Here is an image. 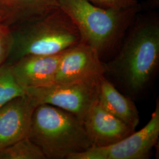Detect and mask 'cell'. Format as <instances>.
<instances>
[{
    "label": "cell",
    "instance_id": "obj_1",
    "mask_svg": "<svg viewBox=\"0 0 159 159\" xmlns=\"http://www.w3.org/2000/svg\"><path fill=\"white\" fill-rule=\"evenodd\" d=\"M104 64L106 74L112 75L131 98L148 89L159 68V17L139 14L116 56Z\"/></svg>",
    "mask_w": 159,
    "mask_h": 159
},
{
    "label": "cell",
    "instance_id": "obj_2",
    "mask_svg": "<svg viewBox=\"0 0 159 159\" xmlns=\"http://www.w3.org/2000/svg\"><path fill=\"white\" fill-rule=\"evenodd\" d=\"M60 8L72 20L83 42L100 57L119 47L129 28L140 11V6L106 8L87 0H60Z\"/></svg>",
    "mask_w": 159,
    "mask_h": 159
},
{
    "label": "cell",
    "instance_id": "obj_3",
    "mask_svg": "<svg viewBox=\"0 0 159 159\" xmlns=\"http://www.w3.org/2000/svg\"><path fill=\"white\" fill-rule=\"evenodd\" d=\"M28 137L46 159H68L93 146L81 120L48 104H40L34 109Z\"/></svg>",
    "mask_w": 159,
    "mask_h": 159
},
{
    "label": "cell",
    "instance_id": "obj_4",
    "mask_svg": "<svg viewBox=\"0 0 159 159\" xmlns=\"http://www.w3.org/2000/svg\"><path fill=\"white\" fill-rule=\"evenodd\" d=\"M12 33L13 45L6 63L29 55H54L82 41L78 29L68 14L58 8L27 23Z\"/></svg>",
    "mask_w": 159,
    "mask_h": 159
},
{
    "label": "cell",
    "instance_id": "obj_5",
    "mask_svg": "<svg viewBox=\"0 0 159 159\" xmlns=\"http://www.w3.org/2000/svg\"><path fill=\"white\" fill-rule=\"evenodd\" d=\"M100 81L54 83L25 91L36 106L51 105L73 114L83 121L98 98Z\"/></svg>",
    "mask_w": 159,
    "mask_h": 159
},
{
    "label": "cell",
    "instance_id": "obj_6",
    "mask_svg": "<svg viewBox=\"0 0 159 159\" xmlns=\"http://www.w3.org/2000/svg\"><path fill=\"white\" fill-rule=\"evenodd\" d=\"M159 136V104L149 121L140 130L134 131L112 144L92 146L85 152L70 156L68 159H147L157 144Z\"/></svg>",
    "mask_w": 159,
    "mask_h": 159
},
{
    "label": "cell",
    "instance_id": "obj_7",
    "mask_svg": "<svg viewBox=\"0 0 159 159\" xmlns=\"http://www.w3.org/2000/svg\"><path fill=\"white\" fill-rule=\"evenodd\" d=\"M105 75V64L98 52L81 41L64 51L55 83L99 81Z\"/></svg>",
    "mask_w": 159,
    "mask_h": 159
},
{
    "label": "cell",
    "instance_id": "obj_8",
    "mask_svg": "<svg viewBox=\"0 0 159 159\" xmlns=\"http://www.w3.org/2000/svg\"><path fill=\"white\" fill-rule=\"evenodd\" d=\"M64 51L54 55H29L9 64L18 83L24 90L55 83Z\"/></svg>",
    "mask_w": 159,
    "mask_h": 159
},
{
    "label": "cell",
    "instance_id": "obj_9",
    "mask_svg": "<svg viewBox=\"0 0 159 159\" xmlns=\"http://www.w3.org/2000/svg\"><path fill=\"white\" fill-rule=\"evenodd\" d=\"M35 104L26 94L0 107V151L29 137Z\"/></svg>",
    "mask_w": 159,
    "mask_h": 159
},
{
    "label": "cell",
    "instance_id": "obj_10",
    "mask_svg": "<svg viewBox=\"0 0 159 159\" xmlns=\"http://www.w3.org/2000/svg\"><path fill=\"white\" fill-rule=\"evenodd\" d=\"M83 123L94 147H103L116 143L134 131L103 108L98 98L89 108Z\"/></svg>",
    "mask_w": 159,
    "mask_h": 159
},
{
    "label": "cell",
    "instance_id": "obj_11",
    "mask_svg": "<svg viewBox=\"0 0 159 159\" xmlns=\"http://www.w3.org/2000/svg\"><path fill=\"white\" fill-rule=\"evenodd\" d=\"M60 8V0H0V23H27Z\"/></svg>",
    "mask_w": 159,
    "mask_h": 159
},
{
    "label": "cell",
    "instance_id": "obj_12",
    "mask_svg": "<svg viewBox=\"0 0 159 159\" xmlns=\"http://www.w3.org/2000/svg\"><path fill=\"white\" fill-rule=\"evenodd\" d=\"M98 100L105 110L135 130L140 121L136 107L130 97L121 94L105 75L100 81Z\"/></svg>",
    "mask_w": 159,
    "mask_h": 159
},
{
    "label": "cell",
    "instance_id": "obj_13",
    "mask_svg": "<svg viewBox=\"0 0 159 159\" xmlns=\"http://www.w3.org/2000/svg\"><path fill=\"white\" fill-rule=\"evenodd\" d=\"M46 156L29 137L21 139L0 151V159H46Z\"/></svg>",
    "mask_w": 159,
    "mask_h": 159
},
{
    "label": "cell",
    "instance_id": "obj_14",
    "mask_svg": "<svg viewBox=\"0 0 159 159\" xmlns=\"http://www.w3.org/2000/svg\"><path fill=\"white\" fill-rule=\"evenodd\" d=\"M25 94V91L18 83L10 64L6 63L0 66V107Z\"/></svg>",
    "mask_w": 159,
    "mask_h": 159
},
{
    "label": "cell",
    "instance_id": "obj_15",
    "mask_svg": "<svg viewBox=\"0 0 159 159\" xmlns=\"http://www.w3.org/2000/svg\"><path fill=\"white\" fill-rule=\"evenodd\" d=\"M13 37L8 26L0 23V66L7 62L11 52Z\"/></svg>",
    "mask_w": 159,
    "mask_h": 159
},
{
    "label": "cell",
    "instance_id": "obj_16",
    "mask_svg": "<svg viewBox=\"0 0 159 159\" xmlns=\"http://www.w3.org/2000/svg\"><path fill=\"white\" fill-rule=\"evenodd\" d=\"M96 6L106 8H125L139 5L137 0H87Z\"/></svg>",
    "mask_w": 159,
    "mask_h": 159
}]
</instances>
